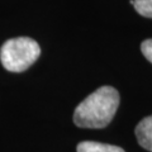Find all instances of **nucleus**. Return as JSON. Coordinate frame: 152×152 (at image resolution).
<instances>
[{"mask_svg":"<svg viewBox=\"0 0 152 152\" xmlns=\"http://www.w3.org/2000/svg\"><path fill=\"white\" fill-rule=\"evenodd\" d=\"M119 93L112 86H102L76 107L74 123L80 128H104L115 115Z\"/></svg>","mask_w":152,"mask_h":152,"instance_id":"obj_1","label":"nucleus"},{"mask_svg":"<svg viewBox=\"0 0 152 152\" xmlns=\"http://www.w3.org/2000/svg\"><path fill=\"white\" fill-rule=\"evenodd\" d=\"M41 55V47L34 39L18 37L8 39L0 50V61L10 72H23L31 67Z\"/></svg>","mask_w":152,"mask_h":152,"instance_id":"obj_2","label":"nucleus"},{"mask_svg":"<svg viewBox=\"0 0 152 152\" xmlns=\"http://www.w3.org/2000/svg\"><path fill=\"white\" fill-rule=\"evenodd\" d=\"M136 137L141 147L152 152V115L143 118L137 124Z\"/></svg>","mask_w":152,"mask_h":152,"instance_id":"obj_3","label":"nucleus"},{"mask_svg":"<svg viewBox=\"0 0 152 152\" xmlns=\"http://www.w3.org/2000/svg\"><path fill=\"white\" fill-rule=\"evenodd\" d=\"M77 152H124V150L114 145L100 143L94 141H84L80 142L76 147Z\"/></svg>","mask_w":152,"mask_h":152,"instance_id":"obj_4","label":"nucleus"},{"mask_svg":"<svg viewBox=\"0 0 152 152\" xmlns=\"http://www.w3.org/2000/svg\"><path fill=\"white\" fill-rule=\"evenodd\" d=\"M133 5L142 17L152 18V0H133Z\"/></svg>","mask_w":152,"mask_h":152,"instance_id":"obj_5","label":"nucleus"},{"mask_svg":"<svg viewBox=\"0 0 152 152\" xmlns=\"http://www.w3.org/2000/svg\"><path fill=\"white\" fill-rule=\"evenodd\" d=\"M141 51H142V53H143V56L152 64V38L142 42Z\"/></svg>","mask_w":152,"mask_h":152,"instance_id":"obj_6","label":"nucleus"}]
</instances>
